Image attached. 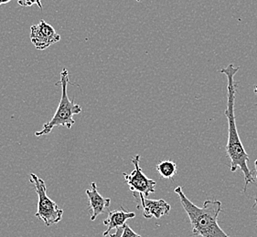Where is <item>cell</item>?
Instances as JSON below:
<instances>
[{
  "label": "cell",
  "mask_w": 257,
  "mask_h": 237,
  "mask_svg": "<svg viewBox=\"0 0 257 237\" xmlns=\"http://www.w3.org/2000/svg\"><path fill=\"white\" fill-rule=\"evenodd\" d=\"M240 68L234 66L230 63L226 68H223L220 72L224 74L227 78V107L225 110V116L228 122V142L226 145L227 157L231 160L230 170L231 172H236L237 169L242 170L244 176L245 184L243 192H246L247 187L252 182H255L256 179L252 176V172L248 167L249 155L247 154L244 147L240 139L237 130L236 120L234 114L235 105V95H236L237 84L234 77L239 72Z\"/></svg>",
  "instance_id": "6da1fadb"
},
{
  "label": "cell",
  "mask_w": 257,
  "mask_h": 237,
  "mask_svg": "<svg viewBox=\"0 0 257 237\" xmlns=\"http://www.w3.org/2000/svg\"><path fill=\"white\" fill-rule=\"evenodd\" d=\"M175 192L180 198V204L190 218L192 234L201 237H231L218 224V217L222 211L221 202L218 200H206L203 206H195L178 186Z\"/></svg>",
  "instance_id": "7a4b0ae2"
},
{
  "label": "cell",
  "mask_w": 257,
  "mask_h": 237,
  "mask_svg": "<svg viewBox=\"0 0 257 237\" xmlns=\"http://www.w3.org/2000/svg\"><path fill=\"white\" fill-rule=\"evenodd\" d=\"M60 76H61L60 84L62 87L61 102L52 120L43 125L41 130L35 132L37 137H41L42 135L50 134L53 128H55L56 126H62L64 128L71 129L75 124L73 116L82 112V107L68 97V85L72 83L69 80V72L67 68H63Z\"/></svg>",
  "instance_id": "3957f363"
},
{
  "label": "cell",
  "mask_w": 257,
  "mask_h": 237,
  "mask_svg": "<svg viewBox=\"0 0 257 237\" xmlns=\"http://www.w3.org/2000/svg\"><path fill=\"white\" fill-rule=\"evenodd\" d=\"M30 182L34 186L38 194V211L35 216L46 224L52 226L61 222L63 216V210L60 208L55 202L47 196V187L45 182L35 174H31Z\"/></svg>",
  "instance_id": "277c9868"
},
{
  "label": "cell",
  "mask_w": 257,
  "mask_h": 237,
  "mask_svg": "<svg viewBox=\"0 0 257 237\" xmlns=\"http://www.w3.org/2000/svg\"><path fill=\"white\" fill-rule=\"evenodd\" d=\"M132 164H134V170L129 174H123L124 180L128 184L135 198H137L139 196H143L147 198L150 194H153L156 191L157 182L149 179L142 172V169L139 165L140 155H136L132 158Z\"/></svg>",
  "instance_id": "5b68a950"
},
{
  "label": "cell",
  "mask_w": 257,
  "mask_h": 237,
  "mask_svg": "<svg viewBox=\"0 0 257 237\" xmlns=\"http://www.w3.org/2000/svg\"><path fill=\"white\" fill-rule=\"evenodd\" d=\"M31 43L37 50H44L61 40V36L57 33L53 26L46 21L41 20L39 24L31 28Z\"/></svg>",
  "instance_id": "8992f818"
},
{
  "label": "cell",
  "mask_w": 257,
  "mask_h": 237,
  "mask_svg": "<svg viewBox=\"0 0 257 237\" xmlns=\"http://www.w3.org/2000/svg\"><path fill=\"white\" fill-rule=\"evenodd\" d=\"M137 199L140 200V206H138V209H142L143 216L147 219H150L152 217L160 219L169 214L171 210L170 204L163 199L150 200L143 196H138Z\"/></svg>",
  "instance_id": "52a82bcc"
},
{
  "label": "cell",
  "mask_w": 257,
  "mask_h": 237,
  "mask_svg": "<svg viewBox=\"0 0 257 237\" xmlns=\"http://www.w3.org/2000/svg\"><path fill=\"white\" fill-rule=\"evenodd\" d=\"M91 190H86V196L89 199V212L91 221H94L100 214H103L111 204L110 198H104L98 192L95 182H92Z\"/></svg>",
  "instance_id": "ba28073f"
},
{
  "label": "cell",
  "mask_w": 257,
  "mask_h": 237,
  "mask_svg": "<svg viewBox=\"0 0 257 237\" xmlns=\"http://www.w3.org/2000/svg\"><path fill=\"white\" fill-rule=\"evenodd\" d=\"M135 217H136L135 212L124 211V209L122 206L119 210L109 212L108 216L103 221V224L107 226V229L103 232V236H108L111 230L123 227L128 219H132Z\"/></svg>",
  "instance_id": "9c48e42d"
},
{
  "label": "cell",
  "mask_w": 257,
  "mask_h": 237,
  "mask_svg": "<svg viewBox=\"0 0 257 237\" xmlns=\"http://www.w3.org/2000/svg\"><path fill=\"white\" fill-rule=\"evenodd\" d=\"M156 170L163 179H173L178 172L177 164L173 160H162L157 164Z\"/></svg>",
  "instance_id": "30bf717a"
},
{
  "label": "cell",
  "mask_w": 257,
  "mask_h": 237,
  "mask_svg": "<svg viewBox=\"0 0 257 237\" xmlns=\"http://www.w3.org/2000/svg\"><path fill=\"white\" fill-rule=\"evenodd\" d=\"M18 4L21 6H31L34 4H37L41 10H42V8H43L42 4H41V0H18Z\"/></svg>",
  "instance_id": "8fae6325"
},
{
  "label": "cell",
  "mask_w": 257,
  "mask_h": 237,
  "mask_svg": "<svg viewBox=\"0 0 257 237\" xmlns=\"http://www.w3.org/2000/svg\"><path fill=\"white\" fill-rule=\"evenodd\" d=\"M121 237H142L141 236H139L137 232H135L132 229H131V227L127 226L126 224L123 226V234H122V236Z\"/></svg>",
  "instance_id": "7c38bea8"
},
{
  "label": "cell",
  "mask_w": 257,
  "mask_h": 237,
  "mask_svg": "<svg viewBox=\"0 0 257 237\" xmlns=\"http://www.w3.org/2000/svg\"><path fill=\"white\" fill-rule=\"evenodd\" d=\"M123 226L117 228L116 231L114 234H109L108 237H121L122 234H123Z\"/></svg>",
  "instance_id": "4fadbf2b"
},
{
  "label": "cell",
  "mask_w": 257,
  "mask_h": 237,
  "mask_svg": "<svg viewBox=\"0 0 257 237\" xmlns=\"http://www.w3.org/2000/svg\"><path fill=\"white\" fill-rule=\"evenodd\" d=\"M254 166H255V172H256V182H257V160H255V162H254ZM254 207H257V196L256 198H255V202H254V204H253V206H252V208H254ZM257 210V208H256ZM256 227H257V219H256Z\"/></svg>",
  "instance_id": "5bb4252c"
},
{
  "label": "cell",
  "mask_w": 257,
  "mask_h": 237,
  "mask_svg": "<svg viewBox=\"0 0 257 237\" xmlns=\"http://www.w3.org/2000/svg\"><path fill=\"white\" fill-rule=\"evenodd\" d=\"M11 0H0V6L4 5V4H8L10 3Z\"/></svg>",
  "instance_id": "9a60e30c"
},
{
  "label": "cell",
  "mask_w": 257,
  "mask_h": 237,
  "mask_svg": "<svg viewBox=\"0 0 257 237\" xmlns=\"http://www.w3.org/2000/svg\"><path fill=\"white\" fill-rule=\"evenodd\" d=\"M253 92H254V93H255V94L257 95V85L255 86V87H254V88H253ZM255 105L257 106V104H255Z\"/></svg>",
  "instance_id": "2e32d148"
},
{
  "label": "cell",
  "mask_w": 257,
  "mask_h": 237,
  "mask_svg": "<svg viewBox=\"0 0 257 237\" xmlns=\"http://www.w3.org/2000/svg\"><path fill=\"white\" fill-rule=\"evenodd\" d=\"M137 1H138V2H140V1H141V0H137Z\"/></svg>",
  "instance_id": "e0dca14e"
}]
</instances>
